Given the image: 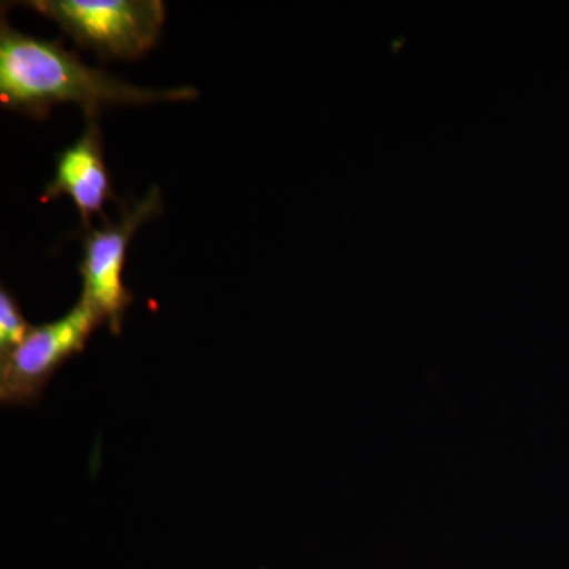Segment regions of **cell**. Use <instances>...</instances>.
Wrapping results in <instances>:
<instances>
[{
	"label": "cell",
	"instance_id": "obj_1",
	"mask_svg": "<svg viewBox=\"0 0 569 569\" xmlns=\"http://www.w3.org/2000/svg\"><path fill=\"white\" fill-rule=\"evenodd\" d=\"M194 88L149 89L86 66L61 40H44L0 22V102L10 111L44 119L58 104L81 107L88 121H99L108 107L186 102Z\"/></svg>",
	"mask_w": 569,
	"mask_h": 569
},
{
	"label": "cell",
	"instance_id": "obj_2",
	"mask_svg": "<svg viewBox=\"0 0 569 569\" xmlns=\"http://www.w3.org/2000/svg\"><path fill=\"white\" fill-rule=\"evenodd\" d=\"M81 48L102 59L134 61L152 50L164 24L162 0H29Z\"/></svg>",
	"mask_w": 569,
	"mask_h": 569
},
{
	"label": "cell",
	"instance_id": "obj_3",
	"mask_svg": "<svg viewBox=\"0 0 569 569\" xmlns=\"http://www.w3.org/2000/svg\"><path fill=\"white\" fill-rule=\"evenodd\" d=\"M162 212V193L152 187L142 200L123 204L118 222L82 230L81 298L102 316L114 336L122 332L123 317L133 295L123 283L127 252L142 223Z\"/></svg>",
	"mask_w": 569,
	"mask_h": 569
},
{
	"label": "cell",
	"instance_id": "obj_4",
	"mask_svg": "<svg viewBox=\"0 0 569 569\" xmlns=\"http://www.w3.org/2000/svg\"><path fill=\"white\" fill-rule=\"evenodd\" d=\"M100 325H104L102 316L80 298L59 320L32 326L20 346L0 356L2 403L22 406L39 399L52 376L70 358L84 351Z\"/></svg>",
	"mask_w": 569,
	"mask_h": 569
},
{
	"label": "cell",
	"instance_id": "obj_5",
	"mask_svg": "<svg viewBox=\"0 0 569 569\" xmlns=\"http://www.w3.org/2000/svg\"><path fill=\"white\" fill-rule=\"evenodd\" d=\"M69 197L81 217L82 230L92 227V217L100 216L103 222L104 204L116 200L110 171L104 163L102 134L99 122L88 121L84 132L56 157L54 176L44 187L41 201Z\"/></svg>",
	"mask_w": 569,
	"mask_h": 569
},
{
	"label": "cell",
	"instance_id": "obj_6",
	"mask_svg": "<svg viewBox=\"0 0 569 569\" xmlns=\"http://www.w3.org/2000/svg\"><path fill=\"white\" fill-rule=\"evenodd\" d=\"M32 326L22 316L14 296L2 287L0 290V356L9 355L20 346Z\"/></svg>",
	"mask_w": 569,
	"mask_h": 569
}]
</instances>
